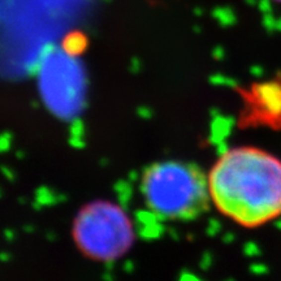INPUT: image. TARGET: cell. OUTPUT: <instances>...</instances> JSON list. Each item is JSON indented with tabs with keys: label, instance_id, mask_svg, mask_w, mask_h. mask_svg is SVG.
Returning a JSON list of instances; mask_svg holds the SVG:
<instances>
[{
	"label": "cell",
	"instance_id": "6da1fadb",
	"mask_svg": "<svg viewBox=\"0 0 281 281\" xmlns=\"http://www.w3.org/2000/svg\"><path fill=\"white\" fill-rule=\"evenodd\" d=\"M210 196L220 212L246 228L281 215V160L261 148H230L209 175Z\"/></svg>",
	"mask_w": 281,
	"mask_h": 281
},
{
	"label": "cell",
	"instance_id": "7a4b0ae2",
	"mask_svg": "<svg viewBox=\"0 0 281 281\" xmlns=\"http://www.w3.org/2000/svg\"><path fill=\"white\" fill-rule=\"evenodd\" d=\"M140 193L151 212L160 219L189 221L206 212L209 181L194 163L158 161L148 165L140 180Z\"/></svg>",
	"mask_w": 281,
	"mask_h": 281
},
{
	"label": "cell",
	"instance_id": "3957f363",
	"mask_svg": "<svg viewBox=\"0 0 281 281\" xmlns=\"http://www.w3.org/2000/svg\"><path fill=\"white\" fill-rule=\"evenodd\" d=\"M72 233L81 253L99 262L121 258L136 240L129 216L108 201H95L82 207L75 216Z\"/></svg>",
	"mask_w": 281,
	"mask_h": 281
},
{
	"label": "cell",
	"instance_id": "277c9868",
	"mask_svg": "<svg viewBox=\"0 0 281 281\" xmlns=\"http://www.w3.org/2000/svg\"><path fill=\"white\" fill-rule=\"evenodd\" d=\"M271 1H274V3H278V4H281V0H271Z\"/></svg>",
	"mask_w": 281,
	"mask_h": 281
}]
</instances>
